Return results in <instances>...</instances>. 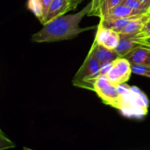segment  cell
<instances>
[{
    "label": "cell",
    "instance_id": "cell-1",
    "mask_svg": "<svg viewBox=\"0 0 150 150\" xmlns=\"http://www.w3.org/2000/svg\"><path fill=\"white\" fill-rule=\"evenodd\" d=\"M92 1L81 11L75 14L62 16L43 25V27L32 35V41L35 42H52L71 40L79 34L92 30L95 26L80 27L79 23L92 9Z\"/></svg>",
    "mask_w": 150,
    "mask_h": 150
},
{
    "label": "cell",
    "instance_id": "cell-2",
    "mask_svg": "<svg viewBox=\"0 0 150 150\" xmlns=\"http://www.w3.org/2000/svg\"><path fill=\"white\" fill-rule=\"evenodd\" d=\"M101 63L93 57L89 51L83 64L73 79L75 86L94 91L97 79L100 76Z\"/></svg>",
    "mask_w": 150,
    "mask_h": 150
},
{
    "label": "cell",
    "instance_id": "cell-3",
    "mask_svg": "<svg viewBox=\"0 0 150 150\" xmlns=\"http://www.w3.org/2000/svg\"><path fill=\"white\" fill-rule=\"evenodd\" d=\"M94 92L97 93L106 105L122 111L123 105V95L117 85L109 81L105 75H100L97 79L94 86Z\"/></svg>",
    "mask_w": 150,
    "mask_h": 150
},
{
    "label": "cell",
    "instance_id": "cell-4",
    "mask_svg": "<svg viewBox=\"0 0 150 150\" xmlns=\"http://www.w3.org/2000/svg\"><path fill=\"white\" fill-rule=\"evenodd\" d=\"M131 64L127 59L119 57L112 62L111 68L105 76L110 81L115 85L125 83L131 76Z\"/></svg>",
    "mask_w": 150,
    "mask_h": 150
},
{
    "label": "cell",
    "instance_id": "cell-5",
    "mask_svg": "<svg viewBox=\"0 0 150 150\" xmlns=\"http://www.w3.org/2000/svg\"><path fill=\"white\" fill-rule=\"evenodd\" d=\"M120 33L104 27L100 23L98 25V31L95 38V40L98 43L103 45L108 49L115 50L120 42Z\"/></svg>",
    "mask_w": 150,
    "mask_h": 150
},
{
    "label": "cell",
    "instance_id": "cell-6",
    "mask_svg": "<svg viewBox=\"0 0 150 150\" xmlns=\"http://www.w3.org/2000/svg\"><path fill=\"white\" fill-rule=\"evenodd\" d=\"M120 42L114 51L120 55V57H124L137 47L145 45L142 43V39L137 38L136 35H125V34H120Z\"/></svg>",
    "mask_w": 150,
    "mask_h": 150
},
{
    "label": "cell",
    "instance_id": "cell-7",
    "mask_svg": "<svg viewBox=\"0 0 150 150\" xmlns=\"http://www.w3.org/2000/svg\"><path fill=\"white\" fill-rule=\"evenodd\" d=\"M70 10H73L67 0H53L48 9L43 25L57 18L64 16Z\"/></svg>",
    "mask_w": 150,
    "mask_h": 150
},
{
    "label": "cell",
    "instance_id": "cell-8",
    "mask_svg": "<svg viewBox=\"0 0 150 150\" xmlns=\"http://www.w3.org/2000/svg\"><path fill=\"white\" fill-rule=\"evenodd\" d=\"M89 51H91L93 57L97 59L101 64L105 62H112L113 61L120 57L114 50L108 49L103 45L98 43L95 40H94Z\"/></svg>",
    "mask_w": 150,
    "mask_h": 150
},
{
    "label": "cell",
    "instance_id": "cell-9",
    "mask_svg": "<svg viewBox=\"0 0 150 150\" xmlns=\"http://www.w3.org/2000/svg\"><path fill=\"white\" fill-rule=\"evenodd\" d=\"M131 64H139L150 66V47L142 45L136 48L125 56Z\"/></svg>",
    "mask_w": 150,
    "mask_h": 150
},
{
    "label": "cell",
    "instance_id": "cell-10",
    "mask_svg": "<svg viewBox=\"0 0 150 150\" xmlns=\"http://www.w3.org/2000/svg\"><path fill=\"white\" fill-rule=\"evenodd\" d=\"M122 0H98L95 4L92 3V9L88 16H97L100 19L106 16L113 8L120 4Z\"/></svg>",
    "mask_w": 150,
    "mask_h": 150
},
{
    "label": "cell",
    "instance_id": "cell-11",
    "mask_svg": "<svg viewBox=\"0 0 150 150\" xmlns=\"http://www.w3.org/2000/svg\"><path fill=\"white\" fill-rule=\"evenodd\" d=\"M150 19V10L147 13L142 15L139 17L136 18L134 20L128 23L120 34H125V35H137L143 28L144 25L145 24L147 21Z\"/></svg>",
    "mask_w": 150,
    "mask_h": 150
},
{
    "label": "cell",
    "instance_id": "cell-12",
    "mask_svg": "<svg viewBox=\"0 0 150 150\" xmlns=\"http://www.w3.org/2000/svg\"><path fill=\"white\" fill-rule=\"evenodd\" d=\"M142 14H144V13L136 11V10H133V9L130 8V7L125 5V4H120L117 5V7H114V8H113L106 16H104L103 18L100 19H115L119 18L128 17V16H136V15Z\"/></svg>",
    "mask_w": 150,
    "mask_h": 150
},
{
    "label": "cell",
    "instance_id": "cell-13",
    "mask_svg": "<svg viewBox=\"0 0 150 150\" xmlns=\"http://www.w3.org/2000/svg\"><path fill=\"white\" fill-rule=\"evenodd\" d=\"M27 7L42 24L44 21V15L43 7L41 0H28Z\"/></svg>",
    "mask_w": 150,
    "mask_h": 150
},
{
    "label": "cell",
    "instance_id": "cell-14",
    "mask_svg": "<svg viewBox=\"0 0 150 150\" xmlns=\"http://www.w3.org/2000/svg\"><path fill=\"white\" fill-rule=\"evenodd\" d=\"M121 4L127 6L130 8L136 11L142 12V13H146L150 10L149 7H146L144 4H142L139 0H122Z\"/></svg>",
    "mask_w": 150,
    "mask_h": 150
},
{
    "label": "cell",
    "instance_id": "cell-15",
    "mask_svg": "<svg viewBox=\"0 0 150 150\" xmlns=\"http://www.w3.org/2000/svg\"><path fill=\"white\" fill-rule=\"evenodd\" d=\"M132 73L139 76L150 78V66L144 64H131Z\"/></svg>",
    "mask_w": 150,
    "mask_h": 150
},
{
    "label": "cell",
    "instance_id": "cell-16",
    "mask_svg": "<svg viewBox=\"0 0 150 150\" xmlns=\"http://www.w3.org/2000/svg\"><path fill=\"white\" fill-rule=\"evenodd\" d=\"M136 36L140 39L150 38V19L145 23L141 32Z\"/></svg>",
    "mask_w": 150,
    "mask_h": 150
},
{
    "label": "cell",
    "instance_id": "cell-17",
    "mask_svg": "<svg viewBox=\"0 0 150 150\" xmlns=\"http://www.w3.org/2000/svg\"><path fill=\"white\" fill-rule=\"evenodd\" d=\"M13 147H15V144L11 141L6 138L4 135L0 136V150L10 149Z\"/></svg>",
    "mask_w": 150,
    "mask_h": 150
},
{
    "label": "cell",
    "instance_id": "cell-18",
    "mask_svg": "<svg viewBox=\"0 0 150 150\" xmlns=\"http://www.w3.org/2000/svg\"><path fill=\"white\" fill-rule=\"evenodd\" d=\"M52 1L53 0H41V2H42V7H43L44 21H45V16H46V13H47V11H48V7H49L50 4H51ZM44 21H43V23H42V25H43L44 23Z\"/></svg>",
    "mask_w": 150,
    "mask_h": 150
},
{
    "label": "cell",
    "instance_id": "cell-19",
    "mask_svg": "<svg viewBox=\"0 0 150 150\" xmlns=\"http://www.w3.org/2000/svg\"><path fill=\"white\" fill-rule=\"evenodd\" d=\"M67 1H68V2L70 3V5H71L73 10H75V9L78 7V5H79L80 3H81L83 0H67Z\"/></svg>",
    "mask_w": 150,
    "mask_h": 150
},
{
    "label": "cell",
    "instance_id": "cell-20",
    "mask_svg": "<svg viewBox=\"0 0 150 150\" xmlns=\"http://www.w3.org/2000/svg\"><path fill=\"white\" fill-rule=\"evenodd\" d=\"M142 42L144 45H147L150 47V38H144V39H142Z\"/></svg>",
    "mask_w": 150,
    "mask_h": 150
},
{
    "label": "cell",
    "instance_id": "cell-21",
    "mask_svg": "<svg viewBox=\"0 0 150 150\" xmlns=\"http://www.w3.org/2000/svg\"><path fill=\"white\" fill-rule=\"evenodd\" d=\"M142 4H144L146 7H149L150 8V0H139Z\"/></svg>",
    "mask_w": 150,
    "mask_h": 150
},
{
    "label": "cell",
    "instance_id": "cell-22",
    "mask_svg": "<svg viewBox=\"0 0 150 150\" xmlns=\"http://www.w3.org/2000/svg\"><path fill=\"white\" fill-rule=\"evenodd\" d=\"M98 1V0H92L91 1H92V4H95V3H96Z\"/></svg>",
    "mask_w": 150,
    "mask_h": 150
},
{
    "label": "cell",
    "instance_id": "cell-23",
    "mask_svg": "<svg viewBox=\"0 0 150 150\" xmlns=\"http://www.w3.org/2000/svg\"><path fill=\"white\" fill-rule=\"evenodd\" d=\"M1 135H4V134H3L2 132H1V130H0V136H1Z\"/></svg>",
    "mask_w": 150,
    "mask_h": 150
}]
</instances>
